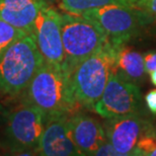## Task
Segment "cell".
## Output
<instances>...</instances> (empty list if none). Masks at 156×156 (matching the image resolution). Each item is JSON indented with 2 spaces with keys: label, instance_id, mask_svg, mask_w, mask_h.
<instances>
[{
  "label": "cell",
  "instance_id": "6da1fadb",
  "mask_svg": "<svg viewBox=\"0 0 156 156\" xmlns=\"http://www.w3.org/2000/svg\"><path fill=\"white\" fill-rule=\"evenodd\" d=\"M23 95V101L40 108L46 119L71 115L78 110L71 95L68 72L63 65L44 62Z\"/></svg>",
  "mask_w": 156,
  "mask_h": 156
},
{
  "label": "cell",
  "instance_id": "7a4b0ae2",
  "mask_svg": "<svg viewBox=\"0 0 156 156\" xmlns=\"http://www.w3.org/2000/svg\"><path fill=\"white\" fill-rule=\"evenodd\" d=\"M115 49L110 41L68 71L71 95L77 108L91 110L114 72Z\"/></svg>",
  "mask_w": 156,
  "mask_h": 156
},
{
  "label": "cell",
  "instance_id": "3957f363",
  "mask_svg": "<svg viewBox=\"0 0 156 156\" xmlns=\"http://www.w3.org/2000/svg\"><path fill=\"white\" fill-rule=\"evenodd\" d=\"M44 62L33 36L12 42L0 55V94L21 96Z\"/></svg>",
  "mask_w": 156,
  "mask_h": 156
},
{
  "label": "cell",
  "instance_id": "277c9868",
  "mask_svg": "<svg viewBox=\"0 0 156 156\" xmlns=\"http://www.w3.org/2000/svg\"><path fill=\"white\" fill-rule=\"evenodd\" d=\"M45 124L43 112L23 101L6 114L0 146L11 154H37Z\"/></svg>",
  "mask_w": 156,
  "mask_h": 156
},
{
  "label": "cell",
  "instance_id": "5b68a950",
  "mask_svg": "<svg viewBox=\"0 0 156 156\" xmlns=\"http://www.w3.org/2000/svg\"><path fill=\"white\" fill-rule=\"evenodd\" d=\"M61 33L64 49L63 67L67 72L108 42L96 24L80 14L62 13Z\"/></svg>",
  "mask_w": 156,
  "mask_h": 156
},
{
  "label": "cell",
  "instance_id": "8992f818",
  "mask_svg": "<svg viewBox=\"0 0 156 156\" xmlns=\"http://www.w3.org/2000/svg\"><path fill=\"white\" fill-rule=\"evenodd\" d=\"M80 15L96 24L113 44H128L155 20L141 9L126 5L102 6Z\"/></svg>",
  "mask_w": 156,
  "mask_h": 156
},
{
  "label": "cell",
  "instance_id": "52a82bcc",
  "mask_svg": "<svg viewBox=\"0 0 156 156\" xmlns=\"http://www.w3.org/2000/svg\"><path fill=\"white\" fill-rule=\"evenodd\" d=\"M142 95L138 85L112 73L92 111L104 119L142 114Z\"/></svg>",
  "mask_w": 156,
  "mask_h": 156
},
{
  "label": "cell",
  "instance_id": "ba28073f",
  "mask_svg": "<svg viewBox=\"0 0 156 156\" xmlns=\"http://www.w3.org/2000/svg\"><path fill=\"white\" fill-rule=\"evenodd\" d=\"M32 36L44 61L50 64L63 65L61 13L50 5L45 6L36 18Z\"/></svg>",
  "mask_w": 156,
  "mask_h": 156
},
{
  "label": "cell",
  "instance_id": "9c48e42d",
  "mask_svg": "<svg viewBox=\"0 0 156 156\" xmlns=\"http://www.w3.org/2000/svg\"><path fill=\"white\" fill-rule=\"evenodd\" d=\"M102 124L107 139L120 156L132 155L133 150L143 132L152 123L143 118L142 114L105 119Z\"/></svg>",
  "mask_w": 156,
  "mask_h": 156
},
{
  "label": "cell",
  "instance_id": "30bf717a",
  "mask_svg": "<svg viewBox=\"0 0 156 156\" xmlns=\"http://www.w3.org/2000/svg\"><path fill=\"white\" fill-rule=\"evenodd\" d=\"M63 114L46 119L37 154L43 156H79L68 127V117Z\"/></svg>",
  "mask_w": 156,
  "mask_h": 156
},
{
  "label": "cell",
  "instance_id": "8fae6325",
  "mask_svg": "<svg viewBox=\"0 0 156 156\" xmlns=\"http://www.w3.org/2000/svg\"><path fill=\"white\" fill-rule=\"evenodd\" d=\"M68 127L80 155H92L108 140L104 125L84 113L75 112L71 114L68 117Z\"/></svg>",
  "mask_w": 156,
  "mask_h": 156
},
{
  "label": "cell",
  "instance_id": "7c38bea8",
  "mask_svg": "<svg viewBox=\"0 0 156 156\" xmlns=\"http://www.w3.org/2000/svg\"><path fill=\"white\" fill-rule=\"evenodd\" d=\"M49 0H0V20L32 36L39 12Z\"/></svg>",
  "mask_w": 156,
  "mask_h": 156
},
{
  "label": "cell",
  "instance_id": "4fadbf2b",
  "mask_svg": "<svg viewBox=\"0 0 156 156\" xmlns=\"http://www.w3.org/2000/svg\"><path fill=\"white\" fill-rule=\"evenodd\" d=\"M113 45L115 49L114 73L138 85L144 80L146 74L143 55L131 49L127 44Z\"/></svg>",
  "mask_w": 156,
  "mask_h": 156
},
{
  "label": "cell",
  "instance_id": "5bb4252c",
  "mask_svg": "<svg viewBox=\"0 0 156 156\" xmlns=\"http://www.w3.org/2000/svg\"><path fill=\"white\" fill-rule=\"evenodd\" d=\"M60 5L65 12L81 14L89 9L108 5H126L137 7L135 0H60Z\"/></svg>",
  "mask_w": 156,
  "mask_h": 156
},
{
  "label": "cell",
  "instance_id": "9a60e30c",
  "mask_svg": "<svg viewBox=\"0 0 156 156\" xmlns=\"http://www.w3.org/2000/svg\"><path fill=\"white\" fill-rule=\"evenodd\" d=\"M156 147V127L153 124L146 129L133 150L134 156H151Z\"/></svg>",
  "mask_w": 156,
  "mask_h": 156
},
{
  "label": "cell",
  "instance_id": "2e32d148",
  "mask_svg": "<svg viewBox=\"0 0 156 156\" xmlns=\"http://www.w3.org/2000/svg\"><path fill=\"white\" fill-rule=\"evenodd\" d=\"M27 35L23 30L15 29L7 23L0 20V55L12 42Z\"/></svg>",
  "mask_w": 156,
  "mask_h": 156
},
{
  "label": "cell",
  "instance_id": "e0dca14e",
  "mask_svg": "<svg viewBox=\"0 0 156 156\" xmlns=\"http://www.w3.org/2000/svg\"><path fill=\"white\" fill-rule=\"evenodd\" d=\"M137 8L156 20V0H135Z\"/></svg>",
  "mask_w": 156,
  "mask_h": 156
},
{
  "label": "cell",
  "instance_id": "ac0fdd59",
  "mask_svg": "<svg viewBox=\"0 0 156 156\" xmlns=\"http://www.w3.org/2000/svg\"><path fill=\"white\" fill-rule=\"evenodd\" d=\"M92 155H94V156H108V155L120 156L117 152V150L114 148V146L111 144L108 140H107V141H105L102 143V144L93 152Z\"/></svg>",
  "mask_w": 156,
  "mask_h": 156
},
{
  "label": "cell",
  "instance_id": "d6986e66",
  "mask_svg": "<svg viewBox=\"0 0 156 156\" xmlns=\"http://www.w3.org/2000/svg\"><path fill=\"white\" fill-rule=\"evenodd\" d=\"M143 59H144V67L146 73L150 74L152 71L156 70V51L145 53Z\"/></svg>",
  "mask_w": 156,
  "mask_h": 156
},
{
  "label": "cell",
  "instance_id": "ffe728a7",
  "mask_svg": "<svg viewBox=\"0 0 156 156\" xmlns=\"http://www.w3.org/2000/svg\"><path fill=\"white\" fill-rule=\"evenodd\" d=\"M145 105L152 115H156V88L151 89L146 93Z\"/></svg>",
  "mask_w": 156,
  "mask_h": 156
},
{
  "label": "cell",
  "instance_id": "44dd1931",
  "mask_svg": "<svg viewBox=\"0 0 156 156\" xmlns=\"http://www.w3.org/2000/svg\"><path fill=\"white\" fill-rule=\"evenodd\" d=\"M6 114H7V111L5 110L4 107L2 105V104L0 102V128H1L3 126V124H4Z\"/></svg>",
  "mask_w": 156,
  "mask_h": 156
},
{
  "label": "cell",
  "instance_id": "7402d4cb",
  "mask_svg": "<svg viewBox=\"0 0 156 156\" xmlns=\"http://www.w3.org/2000/svg\"><path fill=\"white\" fill-rule=\"evenodd\" d=\"M150 80H151L152 84H153L154 86H156V70L152 71L150 73Z\"/></svg>",
  "mask_w": 156,
  "mask_h": 156
},
{
  "label": "cell",
  "instance_id": "603a6c76",
  "mask_svg": "<svg viewBox=\"0 0 156 156\" xmlns=\"http://www.w3.org/2000/svg\"><path fill=\"white\" fill-rule=\"evenodd\" d=\"M151 156H156V147H155V149L153 150V152L151 153Z\"/></svg>",
  "mask_w": 156,
  "mask_h": 156
}]
</instances>
